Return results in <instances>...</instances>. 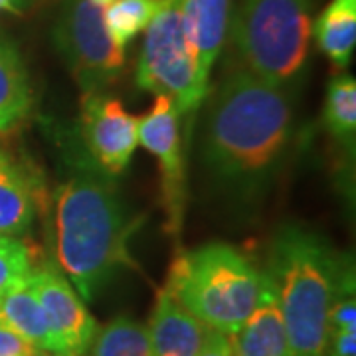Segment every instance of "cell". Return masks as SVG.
I'll return each instance as SVG.
<instances>
[{
    "mask_svg": "<svg viewBox=\"0 0 356 356\" xmlns=\"http://www.w3.org/2000/svg\"><path fill=\"white\" fill-rule=\"evenodd\" d=\"M77 151L54 194V252L77 295L93 301L119 269L133 266L129 238L137 224L127 216L113 177L93 163L83 145Z\"/></svg>",
    "mask_w": 356,
    "mask_h": 356,
    "instance_id": "1",
    "label": "cell"
},
{
    "mask_svg": "<svg viewBox=\"0 0 356 356\" xmlns=\"http://www.w3.org/2000/svg\"><path fill=\"white\" fill-rule=\"evenodd\" d=\"M291 131L293 107L285 89L236 67L210 95L204 163L234 191H254L280 165Z\"/></svg>",
    "mask_w": 356,
    "mask_h": 356,
    "instance_id": "2",
    "label": "cell"
},
{
    "mask_svg": "<svg viewBox=\"0 0 356 356\" xmlns=\"http://www.w3.org/2000/svg\"><path fill=\"white\" fill-rule=\"evenodd\" d=\"M287 356H325L329 311L337 295L355 287L353 264L318 234L285 226L269 248V269Z\"/></svg>",
    "mask_w": 356,
    "mask_h": 356,
    "instance_id": "3",
    "label": "cell"
},
{
    "mask_svg": "<svg viewBox=\"0 0 356 356\" xmlns=\"http://www.w3.org/2000/svg\"><path fill=\"white\" fill-rule=\"evenodd\" d=\"M264 273L229 243H206L180 254L165 289L208 329L236 334L257 307Z\"/></svg>",
    "mask_w": 356,
    "mask_h": 356,
    "instance_id": "4",
    "label": "cell"
},
{
    "mask_svg": "<svg viewBox=\"0 0 356 356\" xmlns=\"http://www.w3.org/2000/svg\"><path fill=\"white\" fill-rule=\"evenodd\" d=\"M313 38V0H240L228 36L238 67L283 88L305 67Z\"/></svg>",
    "mask_w": 356,
    "mask_h": 356,
    "instance_id": "5",
    "label": "cell"
},
{
    "mask_svg": "<svg viewBox=\"0 0 356 356\" xmlns=\"http://www.w3.org/2000/svg\"><path fill=\"white\" fill-rule=\"evenodd\" d=\"M51 40L83 95L99 93L123 74L125 50L109 36L103 6L93 0H62Z\"/></svg>",
    "mask_w": 356,
    "mask_h": 356,
    "instance_id": "6",
    "label": "cell"
},
{
    "mask_svg": "<svg viewBox=\"0 0 356 356\" xmlns=\"http://www.w3.org/2000/svg\"><path fill=\"white\" fill-rule=\"evenodd\" d=\"M184 0H161L145 30L137 64V86L153 95H168L180 115L194 113L202 102L194 88V67L184 32Z\"/></svg>",
    "mask_w": 356,
    "mask_h": 356,
    "instance_id": "7",
    "label": "cell"
},
{
    "mask_svg": "<svg viewBox=\"0 0 356 356\" xmlns=\"http://www.w3.org/2000/svg\"><path fill=\"white\" fill-rule=\"evenodd\" d=\"M139 143L161 165V191L166 228L178 236L186 210L184 156L180 137V111L168 95H154L153 107L139 117Z\"/></svg>",
    "mask_w": 356,
    "mask_h": 356,
    "instance_id": "8",
    "label": "cell"
},
{
    "mask_svg": "<svg viewBox=\"0 0 356 356\" xmlns=\"http://www.w3.org/2000/svg\"><path fill=\"white\" fill-rule=\"evenodd\" d=\"M81 143L93 163L107 175H121L139 145V117L117 97L86 93L81 102Z\"/></svg>",
    "mask_w": 356,
    "mask_h": 356,
    "instance_id": "9",
    "label": "cell"
},
{
    "mask_svg": "<svg viewBox=\"0 0 356 356\" xmlns=\"http://www.w3.org/2000/svg\"><path fill=\"white\" fill-rule=\"evenodd\" d=\"M30 277L50 327L51 355H86L99 327L74 285L51 266L32 269Z\"/></svg>",
    "mask_w": 356,
    "mask_h": 356,
    "instance_id": "10",
    "label": "cell"
},
{
    "mask_svg": "<svg viewBox=\"0 0 356 356\" xmlns=\"http://www.w3.org/2000/svg\"><path fill=\"white\" fill-rule=\"evenodd\" d=\"M234 0H184V32L194 67V88L204 102L210 76L226 44Z\"/></svg>",
    "mask_w": 356,
    "mask_h": 356,
    "instance_id": "11",
    "label": "cell"
},
{
    "mask_svg": "<svg viewBox=\"0 0 356 356\" xmlns=\"http://www.w3.org/2000/svg\"><path fill=\"white\" fill-rule=\"evenodd\" d=\"M153 356H196L202 348L208 327L178 305L165 287L156 295L149 321Z\"/></svg>",
    "mask_w": 356,
    "mask_h": 356,
    "instance_id": "12",
    "label": "cell"
},
{
    "mask_svg": "<svg viewBox=\"0 0 356 356\" xmlns=\"http://www.w3.org/2000/svg\"><path fill=\"white\" fill-rule=\"evenodd\" d=\"M229 339L234 356H287V339L281 323L277 297L267 273H264L261 295L254 313Z\"/></svg>",
    "mask_w": 356,
    "mask_h": 356,
    "instance_id": "13",
    "label": "cell"
},
{
    "mask_svg": "<svg viewBox=\"0 0 356 356\" xmlns=\"http://www.w3.org/2000/svg\"><path fill=\"white\" fill-rule=\"evenodd\" d=\"M0 327L20 334L42 353L54 350L50 327L30 275L16 281L0 299Z\"/></svg>",
    "mask_w": 356,
    "mask_h": 356,
    "instance_id": "14",
    "label": "cell"
},
{
    "mask_svg": "<svg viewBox=\"0 0 356 356\" xmlns=\"http://www.w3.org/2000/svg\"><path fill=\"white\" fill-rule=\"evenodd\" d=\"M36 218V192L30 177L0 151V236L20 238Z\"/></svg>",
    "mask_w": 356,
    "mask_h": 356,
    "instance_id": "15",
    "label": "cell"
},
{
    "mask_svg": "<svg viewBox=\"0 0 356 356\" xmlns=\"http://www.w3.org/2000/svg\"><path fill=\"white\" fill-rule=\"evenodd\" d=\"M32 105V89L22 54L0 32V133L24 121Z\"/></svg>",
    "mask_w": 356,
    "mask_h": 356,
    "instance_id": "16",
    "label": "cell"
},
{
    "mask_svg": "<svg viewBox=\"0 0 356 356\" xmlns=\"http://www.w3.org/2000/svg\"><path fill=\"white\" fill-rule=\"evenodd\" d=\"M313 38L337 67H346L356 46V0H331L313 22Z\"/></svg>",
    "mask_w": 356,
    "mask_h": 356,
    "instance_id": "17",
    "label": "cell"
},
{
    "mask_svg": "<svg viewBox=\"0 0 356 356\" xmlns=\"http://www.w3.org/2000/svg\"><path fill=\"white\" fill-rule=\"evenodd\" d=\"M89 353L91 356H153L149 327L137 318L121 315L97 329Z\"/></svg>",
    "mask_w": 356,
    "mask_h": 356,
    "instance_id": "18",
    "label": "cell"
},
{
    "mask_svg": "<svg viewBox=\"0 0 356 356\" xmlns=\"http://www.w3.org/2000/svg\"><path fill=\"white\" fill-rule=\"evenodd\" d=\"M325 127L344 147H355L356 135V79L350 74H339L329 81L325 97Z\"/></svg>",
    "mask_w": 356,
    "mask_h": 356,
    "instance_id": "19",
    "label": "cell"
},
{
    "mask_svg": "<svg viewBox=\"0 0 356 356\" xmlns=\"http://www.w3.org/2000/svg\"><path fill=\"white\" fill-rule=\"evenodd\" d=\"M159 6L161 0H113L103 8V20L109 36L121 50H125L131 40L147 30Z\"/></svg>",
    "mask_w": 356,
    "mask_h": 356,
    "instance_id": "20",
    "label": "cell"
},
{
    "mask_svg": "<svg viewBox=\"0 0 356 356\" xmlns=\"http://www.w3.org/2000/svg\"><path fill=\"white\" fill-rule=\"evenodd\" d=\"M32 271L30 252L18 238L0 236V299L4 293Z\"/></svg>",
    "mask_w": 356,
    "mask_h": 356,
    "instance_id": "21",
    "label": "cell"
},
{
    "mask_svg": "<svg viewBox=\"0 0 356 356\" xmlns=\"http://www.w3.org/2000/svg\"><path fill=\"white\" fill-rule=\"evenodd\" d=\"M356 329V295L355 287H348L337 295L329 311V332Z\"/></svg>",
    "mask_w": 356,
    "mask_h": 356,
    "instance_id": "22",
    "label": "cell"
},
{
    "mask_svg": "<svg viewBox=\"0 0 356 356\" xmlns=\"http://www.w3.org/2000/svg\"><path fill=\"white\" fill-rule=\"evenodd\" d=\"M0 356H44V353L20 334L0 327Z\"/></svg>",
    "mask_w": 356,
    "mask_h": 356,
    "instance_id": "23",
    "label": "cell"
},
{
    "mask_svg": "<svg viewBox=\"0 0 356 356\" xmlns=\"http://www.w3.org/2000/svg\"><path fill=\"white\" fill-rule=\"evenodd\" d=\"M325 356H356V329L329 332Z\"/></svg>",
    "mask_w": 356,
    "mask_h": 356,
    "instance_id": "24",
    "label": "cell"
},
{
    "mask_svg": "<svg viewBox=\"0 0 356 356\" xmlns=\"http://www.w3.org/2000/svg\"><path fill=\"white\" fill-rule=\"evenodd\" d=\"M196 356H234L232 350V339L224 332L208 329V334L204 339L202 348Z\"/></svg>",
    "mask_w": 356,
    "mask_h": 356,
    "instance_id": "25",
    "label": "cell"
},
{
    "mask_svg": "<svg viewBox=\"0 0 356 356\" xmlns=\"http://www.w3.org/2000/svg\"><path fill=\"white\" fill-rule=\"evenodd\" d=\"M0 10H14L16 13V0H0Z\"/></svg>",
    "mask_w": 356,
    "mask_h": 356,
    "instance_id": "26",
    "label": "cell"
},
{
    "mask_svg": "<svg viewBox=\"0 0 356 356\" xmlns=\"http://www.w3.org/2000/svg\"><path fill=\"white\" fill-rule=\"evenodd\" d=\"M38 0H16V10H24V8H30L32 4H36Z\"/></svg>",
    "mask_w": 356,
    "mask_h": 356,
    "instance_id": "27",
    "label": "cell"
},
{
    "mask_svg": "<svg viewBox=\"0 0 356 356\" xmlns=\"http://www.w3.org/2000/svg\"><path fill=\"white\" fill-rule=\"evenodd\" d=\"M93 2H95V4H99V6H103V8H105V6H107V4H111L113 0H93Z\"/></svg>",
    "mask_w": 356,
    "mask_h": 356,
    "instance_id": "28",
    "label": "cell"
},
{
    "mask_svg": "<svg viewBox=\"0 0 356 356\" xmlns=\"http://www.w3.org/2000/svg\"><path fill=\"white\" fill-rule=\"evenodd\" d=\"M64 356H83V355H64Z\"/></svg>",
    "mask_w": 356,
    "mask_h": 356,
    "instance_id": "29",
    "label": "cell"
}]
</instances>
